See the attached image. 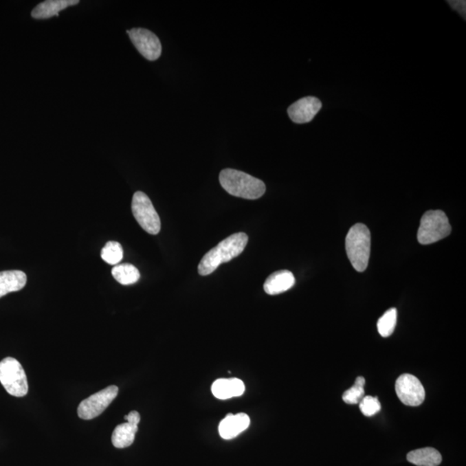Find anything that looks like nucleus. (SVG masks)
<instances>
[{
  "label": "nucleus",
  "mask_w": 466,
  "mask_h": 466,
  "mask_svg": "<svg viewBox=\"0 0 466 466\" xmlns=\"http://www.w3.org/2000/svg\"><path fill=\"white\" fill-rule=\"evenodd\" d=\"M407 459L411 464L417 466H438L442 462V456L436 449L425 447L410 452Z\"/></svg>",
  "instance_id": "obj_16"
},
{
  "label": "nucleus",
  "mask_w": 466,
  "mask_h": 466,
  "mask_svg": "<svg viewBox=\"0 0 466 466\" xmlns=\"http://www.w3.org/2000/svg\"><path fill=\"white\" fill-rule=\"evenodd\" d=\"M27 276L20 270L0 272V298L9 293L19 291L25 288Z\"/></svg>",
  "instance_id": "obj_15"
},
{
  "label": "nucleus",
  "mask_w": 466,
  "mask_h": 466,
  "mask_svg": "<svg viewBox=\"0 0 466 466\" xmlns=\"http://www.w3.org/2000/svg\"><path fill=\"white\" fill-rule=\"evenodd\" d=\"M245 386L238 378H221L212 385V392L219 400L242 396L245 393Z\"/></svg>",
  "instance_id": "obj_12"
},
{
  "label": "nucleus",
  "mask_w": 466,
  "mask_h": 466,
  "mask_svg": "<svg viewBox=\"0 0 466 466\" xmlns=\"http://www.w3.org/2000/svg\"><path fill=\"white\" fill-rule=\"evenodd\" d=\"M396 392L401 403L407 406H420L425 400L423 385L417 377L411 374H403L398 377Z\"/></svg>",
  "instance_id": "obj_8"
},
{
  "label": "nucleus",
  "mask_w": 466,
  "mask_h": 466,
  "mask_svg": "<svg viewBox=\"0 0 466 466\" xmlns=\"http://www.w3.org/2000/svg\"><path fill=\"white\" fill-rule=\"evenodd\" d=\"M124 420H126L131 424L138 425L141 420L140 414L137 411H131L124 417Z\"/></svg>",
  "instance_id": "obj_23"
},
{
  "label": "nucleus",
  "mask_w": 466,
  "mask_h": 466,
  "mask_svg": "<svg viewBox=\"0 0 466 466\" xmlns=\"http://www.w3.org/2000/svg\"><path fill=\"white\" fill-rule=\"evenodd\" d=\"M123 248L119 242H108L101 251V258L110 265H117L123 259Z\"/></svg>",
  "instance_id": "obj_20"
},
{
  "label": "nucleus",
  "mask_w": 466,
  "mask_h": 466,
  "mask_svg": "<svg viewBox=\"0 0 466 466\" xmlns=\"http://www.w3.org/2000/svg\"><path fill=\"white\" fill-rule=\"evenodd\" d=\"M219 179L228 194L246 200L261 198L266 190L265 184L259 179L232 168L223 170Z\"/></svg>",
  "instance_id": "obj_2"
},
{
  "label": "nucleus",
  "mask_w": 466,
  "mask_h": 466,
  "mask_svg": "<svg viewBox=\"0 0 466 466\" xmlns=\"http://www.w3.org/2000/svg\"><path fill=\"white\" fill-rule=\"evenodd\" d=\"M348 258L354 269L363 272L367 269L370 255V232L364 224H356L349 230L346 238Z\"/></svg>",
  "instance_id": "obj_3"
},
{
  "label": "nucleus",
  "mask_w": 466,
  "mask_h": 466,
  "mask_svg": "<svg viewBox=\"0 0 466 466\" xmlns=\"http://www.w3.org/2000/svg\"><path fill=\"white\" fill-rule=\"evenodd\" d=\"M119 393V388L115 385L104 388L83 400L78 407V415L82 420H92L99 417L113 403Z\"/></svg>",
  "instance_id": "obj_7"
},
{
  "label": "nucleus",
  "mask_w": 466,
  "mask_h": 466,
  "mask_svg": "<svg viewBox=\"0 0 466 466\" xmlns=\"http://www.w3.org/2000/svg\"><path fill=\"white\" fill-rule=\"evenodd\" d=\"M296 283V278L293 273L289 270H280L270 275L266 279L263 289L269 296L279 295L288 291Z\"/></svg>",
  "instance_id": "obj_13"
},
{
  "label": "nucleus",
  "mask_w": 466,
  "mask_h": 466,
  "mask_svg": "<svg viewBox=\"0 0 466 466\" xmlns=\"http://www.w3.org/2000/svg\"><path fill=\"white\" fill-rule=\"evenodd\" d=\"M78 4V0H47L34 8L32 16L35 19H48L59 16L63 10Z\"/></svg>",
  "instance_id": "obj_14"
},
{
  "label": "nucleus",
  "mask_w": 466,
  "mask_h": 466,
  "mask_svg": "<svg viewBox=\"0 0 466 466\" xmlns=\"http://www.w3.org/2000/svg\"><path fill=\"white\" fill-rule=\"evenodd\" d=\"M451 231L450 223L443 211H428L421 219L417 233L418 241L421 245L434 244L447 238Z\"/></svg>",
  "instance_id": "obj_4"
},
{
  "label": "nucleus",
  "mask_w": 466,
  "mask_h": 466,
  "mask_svg": "<svg viewBox=\"0 0 466 466\" xmlns=\"http://www.w3.org/2000/svg\"><path fill=\"white\" fill-rule=\"evenodd\" d=\"M251 420L247 414H228L219 425V433L224 440H232L247 430Z\"/></svg>",
  "instance_id": "obj_11"
},
{
  "label": "nucleus",
  "mask_w": 466,
  "mask_h": 466,
  "mask_svg": "<svg viewBox=\"0 0 466 466\" xmlns=\"http://www.w3.org/2000/svg\"><path fill=\"white\" fill-rule=\"evenodd\" d=\"M364 384H366V379L363 377H357L353 386L344 393L343 401L344 403L347 404L359 403L364 397Z\"/></svg>",
  "instance_id": "obj_21"
},
{
  "label": "nucleus",
  "mask_w": 466,
  "mask_h": 466,
  "mask_svg": "<svg viewBox=\"0 0 466 466\" xmlns=\"http://www.w3.org/2000/svg\"><path fill=\"white\" fill-rule=\"evenodd\" d=\"M131 210L134 218L145 232L151 235L160 232L161 221L150 198L143 192H135L131 202Z\"/></svg>",
  "instance_id": "obj_6"
},
{
  "label": "nucleus",
  "mask_w": 466,
  "mask_h": 466,
  "mask_svg": "<svg viewBox=\"0 0 466 466\" xmlns=\"http://www.w3.org/2000/svg\"><path fill=\"white\" fill-rule=\"evenodd\" d=\"M0 383L5 390L16 397H23L28 393V381L21 364L8 357L0 362Z\"/></svg>",
  "instance_id": "obj_5"
},
{
  "label": "nucleus",
  "mask_w": 466,
  "mask_h": 466,
  "mask_svg": "<svg viewBox=\"0 0 466 466\" xmlns=\"http://www.w3.org/2000/svg\"><path fill=\"white\" fill-rule=\"evenodd\" d=\"M111 274L114 279L122 285H134L140 278V270L130 263H123L113 267Z\"/></svg>",
  "instance_id": "obj_18"
},
{
  "label": "nucleus",
  "mask_w": 466,
  "mask_h": 466,
  "mask_svg": "<svg viewBox=\"0 0 466 466\" xmlns=\"http://www.w3.org/2000/svg\"><path fill=\"white\" fill-rule=\"evenodd\" d=\"M138 430V425L129 423L120 424L115 428L111 442L116 448H126L133 445Z\"/></svg>",
  "instance_id": "obj_17"
},
{
  "label": "nucleus",
  "mask_w": 466,
  "mask_h": 466,
  "mask_svg": "<svg viewBox=\"0 0 466 466\" xmlns=\"http://www.w3.org/2000/svg\"><path fill=\"white\" fill-rule=\"evenodd\" d=\"M248 236L238 232L219 243L211 251L206 253L198 266L199 274L208 276L214 272L222 263L231 261L241 254L247 245Z\"/></svg>",
  "instance_id": "obj_1"
},
{
  "label": "nucleus",
  "mask_w": 466,
  "mask_h": 466,
  "mask_svg": "<svg viewBox=\"0 0 466 466\" xmlns=\"http://www.w3.org/2000/svg\"><path fill=\"white\" fill-rule=\"evenodd\" d=\"M138 52L148 60L159 58L162 54V45L159 38L151 30L143 28H134L127 30Z\"/></svg>",
  "instance_id": "obj_9"
},
{
  "label": "nucleus",
  "mask_w": 466,
  "mask_h": 466,
  "mask_svg": "<svg viewBox=\"0 0 466 466\" xmlns=\"http://www.w3.org/2000/svg\"><path fill=\"white\" fill-rule=\"evenodd\" d=\"M397 311L390 309L385 312L384 315L378 320L377 329L380 335L384 337H390L393 333L397 325Z\"/></svg>",
  "instance_id": "obj_19"
},
{
  "label": "nucleus",
  "mask_w": 466,
  "mask_h": 466,
  "mask_svg": "<svg viewBox=\"0 0 466 466\" xmlns=\"http://www.w3.org/2000/svg\"><path fill=\"white\" fill-rule=\"evenodd\" d=\"M359 408L364 415L370 417L381 410V403L377 397H364L360 401Z\"/></svg>",
  "instance_id": "obj_22"
},
{
  "label": "nucleus",
  "mask_w": 466,
  "mask_h": 466,
  "mask_svg": "<svg viewBox=\"0 0 466 466\" xmlns=\"http://www.w3.org/2000/svg\"><path fill=\"white\" fill-rule=\"evenodd\" d=\"M322 103L315 97L302 98L289 107L288 114L293 123L305 124L315 119L322 109Z\"/></svg>",
  "instance_id": "obj_10"
}]
</instances>
